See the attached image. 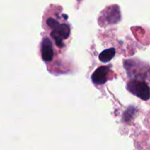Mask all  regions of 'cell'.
I'll use <instances>...</instances> for the list:
<instances>
[{
	"label": "cell",
	"mask_w": 150,
	"mask_h": 150,
	"mask_svg": "<svg viewBox=\"0 0 150 150\" xmlns=\"http://www.w3.org/2000/svg\"><path fill=\"white\" fill-rule=\"evenodd\" d=\"M46 24L51 29V38L55 41L57 46H64L63 41L67 40L70 34V26L67 24L59 23L54 18H49L47 19Z\"/></svg>",
	"instance_id": "1"
},
{
	"label": "cell",
	"mask_w": 150,
	"mask_h": 150,
	"mask_svg": "<svg viewBox=\"0 0 150 150\" xmlns=\"http://www.w3.org/2000/svg\"><path fill=\"white\" fill-rule=\"evenodd\" d=\"M127 89L132 94L143 99H147L150 96L149 90L147 85L144 82L140 81L134 80L130 82L127 84Z\"/></svg>",
	"instance_id": "2"
},
{
	"label": "cell",
	"mask_w": 150,
	"mask_h": 150,
	"mask_svg": "<svg viewBox=\"0 0 150 150\" xmlns=\"http://www.w3.org/2000/svg\"><path fill=\"white\" fill-rule=\"evenodd\" d=\"M41 55L45 62H51L54 57V49L52 43L48 38H45L41 43Z\"/></svg>",
	"instance_id": "3"
},
{
	"label": "cell",
	"mask_w": 150,
	"mask_h": 150,
	"mask_svg": "<svg viewBox=\"0 0 150 150\" xmlns=\"http://www.w3.org/2000/svg\"><path fill=\"white\" fill-rule=\"evenodd\" d=\"M109 72L110 69L108 66H100L92 74V82L98 85L104 84L108 79Z\"/></svg>",
	"instance_id": "4"
},
{
	"label": "cell",
	"mask_w": 150,
	"mask_h": 150,
	"mask_svg": "<svg viewBox=\"0 0 150 150\" xmlns=\"http://www.w3.org/2000/svg\"><path fill=\"white\" fill-rule=\"evenodd\" d=\"M115 54V49H108L104 50L103 52H101L100 54L99 59L103 63H108V62H109L114 57Z\"/></svg>",
	"instance_id": "5"
}]
</instances>
